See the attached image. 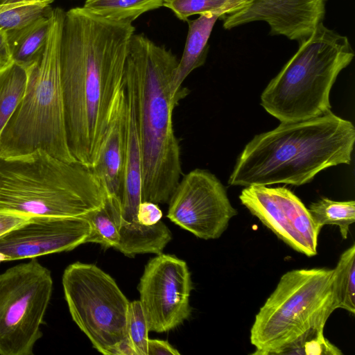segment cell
<instances>
[{"instance_id": "21", "label": "cell", "mask_w": 355, "mask_h": 355, "mask_svg": "<svg viewBox=\"0 0 355 355\" xmlns=\"http://www.w3.org/2000/svg\"><path fill=\"white\" fill-rule=\"evenodd\" d=\"M252 0H164L163 6L180 20L186 21L195 15L212 13L223 19L225 16L248 9Z\"/></svg>"}, {"instance_id": "8", "label": "cell", "mask_w": 355, "mask_h": 355, "mask_svg": "<svg viewBox=\"0 0 355 355\" xmlns=\"http://www.w3.org/2000/svg\"><path fill=\"white\" fill-rule=\"evenodd\" d=\"M62 283L73 320L93 347L106 355L126 335L130 302L114 279L94 264H70Z\"/></svg>"}, {"instance_id": "31", "label": "cell", "mask_w": 355, "mask_h": 355, "mask_svg": "<svg viewBox=\"0 0 355 355\" xmlns=\"http://www.w3.org/2000/svg\"><path fill=\"white\" fill-rule=\"evenodd\" d=\"M31 5H37V4L35 3L24 2V1L15 2L12 4H7V5L0 4V12H3L4 10H6L10 8H12V7H22V6H31Z\"/></svg>"}, {"instance_id": "3", "label": "cell", "mask_w": 355, "mask_h": 355, "mask_svg": "<svg viewBox=\"0 0 355 355\" xmlns=\"http://www.w3.org/2000/svg\"><path fill=\"white\" fill-rule=\"evenodd\" d=\"M354 142L352 123L331 110L306 120L281 122L245 145L228 184H306L323 170L349 164Z\"/></svg>"}, {"instance_id": "2", "label": "cell", "mask_w": 355, "mask_h": 355, "mask_svg": "<svg viewBox=\"0 0 355 355\" xmlns=\"http://www.w3.org/2000/svg\"><path fill=\"white\" fill-rule=\"evenodd\" d=\"M178 64L171 50L143 34L132 36L124 87L133 100L141 144L142 201L168 202L182 173L180 147L172 120L179 103L170 88Z\"/></svg>"}, {"instance_id": "30", "label": "cell", "mask_w": 355, "mask_h": 355, "mask_svg": "<svg viewBox=\"0 0 355 355\" xmlns=\"http://www.w3.org/2000/svg\"><path fill=\"white\" fill-rule=\"evenodd\" d=\"M12 62L6 31L0 29V69L7 67Z\"/></svg>"}, {"instance_id": "20", "label": "cell", "mask_w": 355, "mask_h": 355, "mask_svg": "<svg viewBox=\"0 0 355 355\" xmlns=\"http://www.w3.org/2000/svg\"><path fill=\"white\" fill-rule=\"evenodd\" d=\"M164 0H86L83 8L101 17L132 22L142 14L163 6Z\"/></svg>"}, {"instance_id": "23", "label": "cell", "mask_w": 355, "mask_h": 355, "mask_svg": "<svg viewBox=\"0 0 355 355\" xmlns=\"http://www.w3.org/2000/svg\"><path fill=\"white\" fill-rule=\"evenodd\" d=\"M308 210L315 223L322 227L325 225H337L343 239H347L349 226L355 221L354 200L335 201L322 198L312 202Z\"/></svg>"}, {"instance_id": "19", "label": "cell", "mask_w": 355, "mask_h": 355, "mask_svg": "<svg viewBox=\"0 0 355 355\" xmlns=\"http://www.w3.org/2000/svg\"><path fill=\"white\" fill-rule=\"evenodd\" d=\"M27 80V69L13 62L0 69V133L22 99Z\"/></svg>"}, {"instance_id": "4", "label": "cell", "mask_w": 355, "mask_h": 355, "mask_svg": "<svg viewBox=\"0 0 355 355\" xmlns=\"http://www.w3.org/2000/svg\"><path fill=\"white\" fill-rule=\"evenodd\" d=\"M105 191L92 169L42 149L0 157V211L28 216L84 217L101 207Z\"/></svg>"}, {"instance_id": "13", "label": "cell", "mask_w": 355, "mask_h": 355, "mask_svg": "<svg viewBox=\"0 0 355 355\" xmlns=\"http://www.w3.org/2000/svg\"><path fill=\"white\" fill-rule=\"evenodd\" d=\"M91 227L85 217L31 216L0 236L8 261L71 250L85 243Z\"/></svg>"}, {"instance_id": "25", "label": "cell", "mask_w": 355, "mask_h": 355, "mask_svg": "<svg viewBox=\"0 0 355 355\" xmlns=\"http://www.w3.org/2000/svg\"><path fill=\"white\" fill-rule=\"evenodd\" d=\"M148 331L139 300L130 302L127 314L126 335L137 355H147Z\"/></svg>"}, {"instance_id": "24", "label": "cell", "mask_w": 355, "mask_h": 355, "mask_svg": "<svg viewBox=\"0 0 355 355\" xmlns=\"http://www.w3.org/2000/svg\"><path fill=\"white\" fill-rule=\"evenodd\" d=\"M324 329H311L285 348L280 354L340 355L341 351L324 336Z\"/></svg>"}, {"instance_id": "6", "label": "cell", "mask_w": 355, "mask_h": 355, "mask_svg": "<svg viewBox=\"0 0 355 355\" xmlns=\"http://www.w3.org/2000/svg\"><path fill=\"white\" fill-rule=\"evenodd\" d=\"M261 95V105L280 122H295L331 110V89L354 52L348 37L320 23Z\"/></svg>"}, {"instance_id": "22", "label": "cell", "mask_w": 355, "mask_h": 355, "mask_svg": "<svg viewBox=\"0 0 355 355\" xmlns=\"http://www.w3.org/2000/svg\"><path fill=\"white\" fill-rule=\"evenodd\" d=\"M334 293L337 309L355 313V245L343 252L334 268Z\"/></svg>"}, {"instance_id": "32", "label": "cell", "mask_w": 355, "mask_h": 355, "mask_svg": "<svg viewBox=\"0 0 355 355\" xmlns=\"http://www.w3.org/2000/svg\"><path fill=\"white\" fill-rule=\"evenodd\" d=\"M3 261H8V259L5 254L0 252V263Z\"/></svg>"}, {"instance_id": "11", "label": "cell", "mask_w": 355, "mask_h": 355, "mask_svg": "<svg viewBox=\"0 0 355 355\" xmlns=\"http://www.w3.org/2000/svg\"><path fill=\"white\" fill-rule=\"evenodd\" d=\"M168 202L167 217L205 240L219 238L237 214L220 180L200 168L191 171L180 180Z\"/></svg>"}, {"instance_id": "10", "label": "cell", "mask_w": 355, "mask_h": 355, "mask_svg": "<svg viewBox=\"0 0 355 355\" xmlns=\"http://www.w3.org/2000/svg\"><path fill=\"white\" fill-rule=\"evenodd\" d=\"M192 288L191 273L184 261L162 253L150 259L138 286L148 331L166 332L187 320L191 312Z\"/></svg>"}, {"instance_id": "1", "label": "cell", "mask_w": 355, "mask_h": 355, "mask_svg": "<svg viewBox=\"0 0 355 355\" xmlns=\"http://www.w3.org/2000/svg\"><path fill=\"white\" fill-rule=\"evenodd\" d=\"M132 22L97 16L83 7L65 11L60 69L69 150L92 168L124 89Z\"/></svg>"}, {"instance_id": "17", "label": "cell", "mask_w": 355, "mask_h": 355, "mask_svg": "<svg viewBox=\"0 0 355 355\" xmlns=\"http://www.w3.org/2000/svg\"><path fill=\"white\" fill-rule=\"evenodd\" d=\"M48 12L21 27L6 31L12 62L26 69L37 60L45 47L50 24Z\"/></svg>"}, {"instance_id": "18", "label": "cell", "mask_w": 355, "mask_h": 355, "mask_svg": "<svg viewBox=\"0 0 355 355\" xmlns=\"http://www.w3.org/2000/svg\"><path fill=\"white\" fill-rule=\"evenodd\" d=\"M118 202H121L119 198L110 196L105 192L103 205L84 216L91 227L85 243H97L104 248H116L120 239L115 217V208Z\"/></svg>"}, {"instance_id": "28", "label": "cell", "mask_w": 355, "mask_h": 355, "mask_svg": "<svg viewBox=\"0 0 355 355\" xmlns=\"http://www.w3.org/2000/svg\"><path fill=\"white\" fill-rule=\"evenodd\" d=\"M180 352L166 340L148 339L147 355H179Z\"/></svg>"}, {"instance_id": "12", "label": "cell", "mask_w": 355, "mask_h": 355, "mask_svg": "<svg viewBox=\"0 0 355 355\" xmlns=\"http://www.w3.org/2000/svg\"><path fill=\"white\" fill-rule=\"evenodd\" d=\"M241 204L294 250L307 257L318 254L321 226L315 223L308 208L285 187H245L239 196Z\"/></svg>"}, {"instance_id": "26", "label": "cell", "mask_w": 355, "mask_h": 355, "mask_svg": "<svg viewBox=\"0 0 355 355\" xmlns=\"http://www.w3.org/2000/svg\"><path fill=\"white\" fill-rule=\"evenodd\" d=\"M162 217V211L158 204L150 201H142L139 206L137 212L138 222L145 226H151Z\"/></svg>"}, {"instance_id": "9", "label": "cell", "mask_w": 355, "mask_h": 355, "mask_svg": "<svg viewBox=\"0 0 355 355\" xmlns=\"http://www.w3.org/2000/svg\"><path fill=\"white\" fill-rule=\"evenodd\" d=\"M51 271L35 258L0 273V354L33 355L51 300Z\"/></svg>"}, {"instance_id": "16", "label": "cell", "mask_w": 355, "mask_h": 355, "mask_svg": "<svg viewBox=\"0 0 355 355\" xmlns=\"http://www.w3.org/2000/svg\"><path fill=\"white\" fill-rule=\"evenodd\" d=\"M218 15L205 13L195 19H187L188 33L182 58L175 70L171 82V94L179 102L186 97L189 90L182 87L187 77L196 69L202 66L206 60L209 45L208 41Z\"/></svg>"}, {"instance_id": "15", "label": "cell", "mask_w": 355, "mask_h": 355, "mask_svg": "<svg viewBox=\"0 0 355 355\" xmlns=\"http://www.w3.org/2000/svg\"><path fill=\"white\" fill-rule=\"evenodd\" d=\"M126 96L120 95L91 168L106 193L121 200L125 156Z\"/></svg>"}, {"instance_id": "5", "label": "cell", "mask_w": 355, "mask_h": 355, "mask_svg": "<svg viewBox=\"0 0 355 355\" xmlns=\"http://www.w3.org/2000/svg\"><path fill=\"white\" fill-rule=\"evenodd\" d=\"M47 41L27 69L24 95L0 133V157L26 155L37 149L67 162H77L67 144L60 53L65 11L49 10Z\"/></svg>"}, {"instance_id": "27", "label": "cell", "mask_w": 355, "mask_h": 355, "mask_svg": "<svg viewBox=\"0 0 355 355\" xmlns=\"http://www.w3.org/2000/svg\"><path fill=\"white\" fill-rule=\"evenodd\" d=\"M31 216L0 211V236L26 223Z\"/></svg>"}, {"instance_id": "29", "label": "cell", "mask_w": 355, "mask_h": 355, "mask_svg": "<svg viewBox=\"0 0 355 355\" xmlns=\"http://www.w3.org/2000/svg\"><path fill=\"white\" fill-rule=\"evenodd\" d=\"M106 355H137L132 343L125 335L124 338L114 345L110 347Z\"/></svg>"}, {"instance_id": "14", "label": "cell", "mask_w": 355, "mask_h": 355, "mask_svg": "<svg viewBox=\"0 0 355 355\" xmlns=\"http://www.w3.org/2000/svg\"><path fill=\"white\" fill-rule=\"evenodd\" d=\"M327 0H252L241 12L225 16L223 28L231 29L254 21H264L272 35L298 42L310 36L322 22Z\"/></svg>"}, {"instance_id": "7", "label": "cell", "mask_w": 355, "mask_h": 355, "mask_svg": "<svg viewBox=\"0 0 355 355\" xmlns=\"http://www.w3.org/2000/svg\"><path fill=\"white\" fill-rule=\"evenodd\" d=\"M334 269L286 272L255 315L250 329L254 354L280 353L311 329H324L337 309Z\"/></svg>"}]
</instances>
